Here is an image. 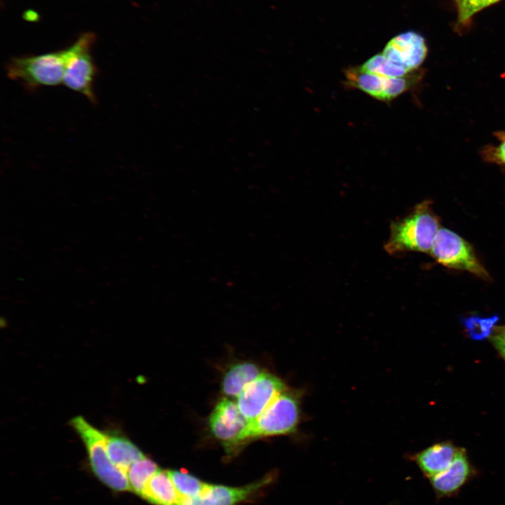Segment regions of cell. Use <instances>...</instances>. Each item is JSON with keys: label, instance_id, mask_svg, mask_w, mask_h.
I'll list each match as a JSON object with an SVG mask.
<instances>
[{"label": "cell", "instance_id": "7a4b0ae2", "mask_svg": "<svg viewBox=\"0 0 505 505\" xmlns=\"http://www.w3.org/2000/svg\"><path fill=\"white\" fill-rule=\"evenodd\" d=\"M69 47L39 55L13 58L6 65L9 79L22 83L28 90L62 83Z\"/></svg>", "mask_w": 505, "mask_h": 505}, {"label": "cell", "instance_id": "603a6c76", "mask_svg": "<svg viewBox=\"0 0 505 505\" xmlns=\"http://www.w3.org/2000/svg\"><path fill=\"white\" fill-rule=\"evenodd\" d=\"M490 337L499 353H505V325L495 326Z\"/></svg>", "mask_w": 505, "mask_h": 505}, {"label": "cell", "instance_id": "30bf717a", "mask_svg": "<svg viewBox=\"0 0 505 505\" xmlns=\"http://www.w3.org/2000/svg\"><path fill=\"white\" fill-rule=\"evenodd\" d=\"M427 53L424 38L417 32L408 31L389 40L382 53L393 63L412 73L418 70Z\"/></svg>", "mask_w": 505, "mask_h": 505}, {"label": "cell", "instance_id": "277c9868", "mask_svg": "<svg viewBox=\"0 0 505 505\" xmlns=\"http://www.w3.org/2000/svg\"><path fill=\"white\" fill-rule=\"evenodd\" d=\"M300 398L297 391L285 389L281 393L257 419L249 422L244 434L245 443L293 432L299 419Z\"/></svg>", "mask_w": 505, "mask_h": 505}, {"label": "cell", "instance_id": "cb8c5ba5", "mask_svg": "<svg viewBox=\"0 0 505 505\" xmlns=\"http://www.w3.org/2000/svg\"><path fill=\"white\" fill-rule=\"evenodd\" d=\"M505 361V353L500 354Z\"/></svg>", "mask_w": 505, "mask_h": 505}, {"label": "cell", "instance_id": "9a60e30c", "mask_svg": "<svg viewBox=\"0 0 505 505\" xmlns=\"http://www.w3.org/2000/svg\"><path fill=\"white\" fill-rule=\"evenodd\" d=\"M140 497L153 505H179L180 502L168 471L161 469L150 478Z\"/></svg>", "mask_w": 505, "mask_h": 505}, {"label": "cell", "instance_id": "4fadbf2b", "mask_svg": "<svg viewBox=\"0 0 505 505\" xmlns=\"http://www.w3.org/2000/svg\"><path fill=\"white\" fill-rule=\"evenodd\" d=\"M461 450L450 441H443L420 451L412 459L424 476L431 479L446 470Z\"/></svg>", "mask_w": 505, "mask_h": 505}, {"label": "cell", "instance_id": "8992f818", "mask_svg": "<svg viewBox=\"0 0 505 505\" xmlns=\"http://www.w3.org/2000/svg\"><path fill=\"white\" fill-rule=\"evenodd\" d=\"M422 74L417 70L404 76L386 77L352 67L344 70V83L349 88L361 90L378 100L388 102L418 83Z\"/></svg>", "mask_w": 505, "mask_h": 505}, {"label": "cell", "instance_id": "ffe728a7", "mask_svg": "<svg viewBox=\"0 0 505 505\" xmlns=\"http://www.w3.org/2000/svg\"><path fill=\"white\" fill-rule=\"evenodd\" d=\"M497 319V316H470L464 319V326L470 338L480 341L491 337Z\"/></svg>", "mask_w": 505, "mask_h": 505}, {"label": "cell", "instance_id": "6da1fadb", "mask_svg": "<svg viewBox=\"0 0 505 505\" xmlns=\"http://www.w3.org/2000/svg\"><path fill=\"white\" fill-rule=\"evenodd\" d=\"M430 204L423 201L409 214L391 222L389 237L384 244L386 252L391 255L407 252L430 253L440 228Z\"/></svg>", "mask_w": 505, "mask_h": 505}, {"label": "cell", "instance_id": "d6986e66", "mask_svg": "<svg viewBox=\"0 0 505 505\" xmlns=\"http://www.w3.org/2000/svg\"><path fill=\"white\" fill-rule=\"evenodd\" d=\"M358 67L363 71L386 77H400L410 74L389 60L382 53L373 55Z\"/></svg>", "mask_w": 505, "mask_h": 505}, {"label": "cell", "instance_id": "e0dca14e", "mask_svg": "<svg viewBox=\"0 0 505 505\" xmlns=\"http://www.w3.org/2000/svg\"><path fill=\"white\" fill-rule=\"evenodd\" d=\"M159 469L156 463L146 456L134 462L126 473L130 491L141 497L147 483Z\"/></svg>", "mask_w": 505, "mask_h": 505}, {"label": "cell", "instance_id": "d4e9b609", "mask_svg": "<svg viewBox=\"0 0 505 505\" xmlns=\"http://www.w3.org/2000/svg\"><path fill=\"white\" fill-rule=\"evenodd\" d=\"M454 1H455V2H456L457 4H459L460 1H462V0H454Z\"/></svg>", "mask_w": 505, "mask_h": 505}, {"label": "cell", "instance_id": "7402d4cb", "mask_svg": "<svg viewBox=\"0 0 505 505\" xmlns=\"http://www.w3.org/2000/svg\"><path fill=\"white\" fill-rule=\"evenodd\" d=\"M499 1V0H462L457 4L459 23H467L477 12Z\"/></svg>", "mask_w": 505, "mask_h": 505}, {"label": "cell", "instance_id": "5b68a950", "mask_svg": "<svg viewBox=\"0 0 505 505\" xmlns=\"http://www.w3.org/2000/svg\"><path fill=\"white\" fill-rule=\"evenodd\" d=\"M430 254L445 267L466 271L484 279L489 277L471 245L450 229L440 228Z\"/></svg>", "mask_w": 505, "mask_h": 505}, {"label": "cell", "instance_id": "ba28073f", "mask_svg": "<svg viewBox=\"0 0 505 505\" xmlns=\"http://www.w3.org/2000/svg\"><path fill=\"white\" fill-rule=\"evenodd\" d=\"M249 422L237 403L227 398L217 403L208 419L212 433L220 440L229 455L235 454L245 443L244 434Z\"/></svg>", "mask_w": 505, "mask_h": 505}, {"label": "cell", "instance_id": "44dd1931", "mask_svg": "<svg viewBox=\"0 0 505 505\" xmlns=\"http://www.w3.org/2000/svg\"><path fill=\"white\" fill-rule=\"evenodd\" d=\"M494 135L498 143L483 147L481 156L485 161L505 166V131L495 132Z\"/></svg>", "mask_w": 505, "mask_h": 505}, {"label": "cell", "instance_id": "2e32d148", "mask_svg": "<svg viewBox=\"0 0 505 505\" xmlns=\"http://www.w3.org/2000/svg\"><path fill=\"white\" fill-rule=\"evenodd\" d=\"M262 372L259 366L250 362L232 365L226 372L222 382L223 393L230 398H237L245 387Z\"/></svg>", "mask_w": 505, "mask_h": 505}, {"label": "cell", "instance_id": "ac0fdd59", "mask_svg": "<svg viewBox=\"0 0 505 505\" xmlns=\"http://www.w3.org/2000/svg\"><path fill=\"white\" fill-rule=\"evenodd\" d=\"M168 472L180 499H191L199 496L208 484L186 470H170Z\"/></svg>", "mask_w": 505, "mask_h": 505}, {"label": "cell", "instance_id": "52a82bcc", "mask_svg": "<svg viewBox=\"0 0 505 505\" xmlns=\"http://www.w3.org/2000/svg\"><path fill=\"white\" fill-rule=\"evenodd\" d=\"M93 39L92 34H85L69 46L70 55L65 67L62 84L86 96L90 102L95 103L93 86L97 69L90 54Z\"/></svg>", "mask_w": 505, "mask_h": 505}, {"label": "cell", "instance_id": "8fae6325", "mask_svg": "<svg viewBox=\"0 0 505 505\" xmlns=\"http://www.w3.org/2000/svg\"><path fill=\"white\" fill-rule=\"evenodd\" d=\"M268 475L259 480L242 487H229L208 484L199 496L191 499H181L179 505H237L251 498L259 490L273 480Z\"/></svg>", "mask_w": 505, "mask_h": 505}, {"label": "cell", "instance_id": "9c48e42d", "mask_svg": "<svg viewBox=\"0 0 505 505\" xmlns=\"http://www.w3.org/2000/svg\"><path fill=\"white\" fill-rule=\"evenodd\" d=\"M285 389V384L279 377L262 372L245 387L236 398V403L243 415L252 422Z\"/></svg>", "mask_w": 505, "mask_h": 505}, {"label": "cell", "instance_id": "3957f363", "mask_svg": "<svg viewBox=\"0 0 505 505\" xmlns=\"http://www.w3.org/2000/svg\"><path fill=\"white\" fill-rule=\"evenodd\" d=\"M70 425L86 447L89 465L95 476L113 491L130 490L126 473L117 468L108 456L106 433L94 427L81 416L72 419Z\"/></svg>", "mask_w": 505, "mask_h": 505}, {"label": "cell", "instance_id": "7c38bea8", "mask_svg": "<svg viewBox=\"0 0 505 505\" xmlns=\"http://www.w3.org/2000/svg\"><path fill=\"white\" fill-rule=\"evenodd\" d=\"M478 471L462 448L451 465L429 479L437 499L454 497L468 483L476 478Z\"/></svg>", "mask_w": 505, "mask_h": 505}, {"label": "cell", "instance_id": "5bb4252c", "mask_svg": "<svg viewBox=\"0 0 505 505\" xmlns=\"http://www.w3.org/2000/svg\"><path fill=\"white\" fill-rule=\"evenodd\" d=\"M107 451L111 462L125 473L130 466L145 455L127 437L119 432L106 433Z\"/></svg>", "mask_w": 505, "mask_h": 505}]
</instances>
